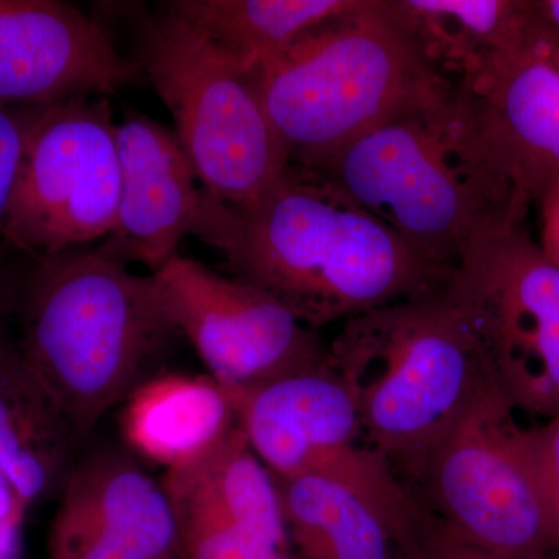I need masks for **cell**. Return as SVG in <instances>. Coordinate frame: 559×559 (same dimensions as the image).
Returning <instances> with one entry per match:
<instances>
[{
  "label": "cell",
  "instance_id": "1",
  "mask_svg": "<svg viewBox=\"0 0 559 559\" xmlns=\"http://www.w3.org/2000/svg\"><path fill=\"white\" fill-rule=\"evenodd\" d=\"M237 212L221 252L230 277L270 294L311 329L345 322L447 285L380 219L290 167Z\"/></svg>",
  "mask_w": 559,
  "mask_h": 559
},
{
  "label": "cell",
  "instance_id": "2",
  "mask_svg": "<svg viewBox=\"0 0 559 559\" xmlns=\"http://www.w3.org/2000/svg\"><path fill=\"white\" fill-rule=\"evenodd\" d=\"M16 305L22 355L80 440L180 336L151 275L87 246L35 260Z\"/></svg>",
  "mask_w": 559,
  "mask_h": 559
},
{
  "label": "cell",
  "instance_id": "3",
  "mask_svg": "<svg viewBox=\"0 0 559 559\" xmlns=\"http://www.w3.org/2000/svg\"><path fill=\"white\" fill-rule=\"evenodd\" d=\"M294 170L329 183L448 277L481 238L524 223L528 212L471 145L452 84L318 164Z\"/></svg>",
  "mask_w": 559,
  "mask_h": 559
},
{
  "label": "cell",
  "instance_id": "4",
  "mask_svg": "<svg viewBox=\"0 0 559 559\" xmlns=\"http://www.w3.org/2000/svg\"><path fill=\"white\" fill-rule=\"evenodd\" d=\"M329 348L367 441L406 485L417 481L430 452L474 401L496 385L451 280L345 320Z\"/></svg>",
  "mask_w": 559,
  "mask_h": 559
},
{
  "label": "cell",
  "instance_id": "5",
  "mask_svg": "<svg viewBox=\"0 0 559 559\" xmlns=\"http://www.w3.org/2000/svg\"><path fill=\"white\" fill-rule=\"evenodd\" d=\"M255 73L293 168L318 164L451 86L393 0H356Z\"/></svg>",
  "mask_w": 559,
  "mask_h": 559
},
{
  "label": "cell",
  "instance_id": "6",
  "mask_svg": "<svg viewBox=\"0 0 559 559\" xmlns=\"http://www.w3.org/2000/svg\"><path fill=\"white\" fill-rule=\"evenodd\" d=\"M146 73L205 191L235 210L263 200L289 175L257 84L255 66L164 9L120 7Z\"/></svg>",
  "mask_w": 559,
  "mask_h": 559
},
{
  "label": "cell",
  "instance_id": "7",
  "mask_svg": "<svg viewBox=\"0 0 559 559\" xmlns=\"http://www.w3.org/2000/svg\"><path fill=\"white\" fill-rule=\"evenodd\" d=\"M108 97L33 108L3 240L33 260L108 237L121 171Z\"/></svg>",
  "mask_w": 559,
  "mask_h": 559
},
{
  "label": "cell",
  "instance_id": "8",
  "mask_svg": "<svg viewBox=\"0 0 559 559\" xmlns=\"http://www.w3.org/2000/svg\"><path fill=\"white\" fill-rule=\"evenodd\" d=\"M496 385L485 390L407 485L423 506L489 549L554 558L557 550L527 429Z\"/></svg>",
  "mask_w": 559,
  "mask_h": 559
},
{
  "label": "cell",
  "instance_id": "9",
  "mask_svg": "<svg viewBox=\"0 0 559 559\" xmlns=\"http://www.w3.org/2000/svg\"><path fill=\"white\" fill-rule=\"evenodd\" d=\"M524 223L481 238L451 283L473 318L496 388L513 409L554 419L559 418V267Z\"/></svg>",
  "mask_w": 559,
  "mask_h": 559
},
{
  "label": "cell",
  "instance_id": "10",
  "mask_svg": "<svg viewBox=\"0 0 559 559\" xmlns=\"http://www.w3.org/2000/svg\"><path fill=\"white\" fill-rule=\"evenodd\" d=\"M227 393L237 425L272 476L336 481L382 520L406 498L407 485L370 447L355 401L330 362Z\"/></svg>",
  "mask_w": 559,
  "mask_h": 559
},
{
  "label": "cell",
  "instance_id": "11",
  "mask_svg": "<svg viewBox=\"0 0 559 559\" xmlns=\"http://www.w3.org/2000/svg\"><path fill=\"white\" fill-rule=\"evenodd\" d=\"M451 81L473 148L518 200L535 204L559 182V33L543 13L516 44L477 55Z\"/></svg>",
  "mask_w": 559,
  "mask_h": 559
},
{
  "label": "cell",
  "instance_id": "12",
  "mask_svg": "<svg viewBox=\"0 0 559 559\" xmlns=\"http://www.w3.org/2000/svg\"><path fill=\"white\" fill-rule=\"evenodd\" d=\"M151 277L180 336L224 389L253 388L330 362L318 330L249 283L179 253Z\"/></svg>",
  "mask_w": 559,
  "mask_h": 559
},
{
  "label": "cell",
  "instance_id": "13",
  "mask_svg": "<svg viewBox=\"0 0 559 559\" xmlns=\"http://www.w3.org/2000/svg\"><path fill=\"white\" fill-rule=\"evenodd\" d=\"M121 187L119 209L98 253L121 266L159 271L187 235L218 249L235 212L198 186L197 171L175 131L132 114L116 128Z\"/></svg>",
  "mask_w": 559,
  "mask_h": 559
},
{
  "label": "cell",
  "instance_id": "14",
  "mask_svg": "<svg viewBox=\"0 0 559 559\" xmlns=\"http://www.w3.org/2000/svg\"><path fill=\"white\" fill-rule=\"evenodd\" d=\"M108 31L57 0H0V105L39 108L109 97L140 79Z\"/></svg>",
  "mask_w": 559,
  "mask_h": 559
},
{
  "label": "cell",
  "instance_id": "15",
  "mask_svg": "<svg viewBox=\"0 0 559 559\" xmlns=\"http://www.w3.org/2000/svg\"><path fill=\"white\" fill-rule=\"evenodd\" d=\"M49 559H180L160 480L117 452L79 460L60 492Z\"/></svg>",
  "mask_w": 559,
  "mask_h": 559
},
{
  "label": "cell",
  "instance_id": "16",
  "mask_svg": "<svg viewBox=\"0 0 559 559\" xmlns=\"http://www.w3.org/2000/svg\"><path fill=\"white\" fill-rule=\"evenodd\" d=\"M80 441L22 355L0 305V474L25 509L61 492Z\"/></svg>",
  "mask_w": 559,
  "mask_h": 559
},
{
  "label": "cell",
  "instance_id": "17",
  "mask_svg": "<svg viewBox=\"0 0 559 559\" xmlns=\"http://www.w3.org/2000/svg\"><path fill=\"white\" fill-rule=\"evenodd\" d=\"M132 451L165 471L194 462L237 426L227 390L210 374H153L121 407Z\"/></svg>",
  "mask_w": 559,
  "mask_h": 559
},
{
  "label": "cell",
  "instance_id": "18",
  "mask_svg": "<svg viewBox=\"0 0 559 559\" xmlns=\"http://www.w3.org/2000/svg\"><path fill=\"white\" fill-rule=\"evenodd\" d=\"M160 484L175 518H215L288 538L274 477L238 425L200 459L165 471Z\"/></svg>",
  "mask_w": 559,
  "mask_h": 559
},
{
  "label": "cell",
  "instance_id": "19",
  "mask_svg": "<svg viewBox=\"0 0 559 559\" xmlns=\"http://www.w3.org/2000/svg\"><path fill=\"white\" fill-rule=\"evenodd\" d=\"M272 477L304 559H400L381 514L352 489L319 476Z\"/></svg>",
  "mask_w": 559,
  "mask_h": 559
},
{
  "label": "cell",
  "instance_id": "20",
  "mask_svg": "<svg viewBox=\"0 0 559 559\" xmlns=\"http://www.w3.org/2000/svg\"><path fill=\"white\" fill-rule=\"evenodd\" d=\"M355 3L356 0H175L160 3V9L189 22L235 57L259 66Z\"/></svg>",
  "mask_w": 559,
  "mask_h": 559
},
{
  "label": "cell",
  "instance_id": "21",
  "mask_svg": "<svg viewBox=\"0 0 559 559\" xmlns=\"http://www.w3.org/2000/svg\"><path fill=\"white\" fill-rule=\"evenodd\" d=\"M385 524L400 559H555L481 546L430 513L411 488L406 500L389 514Z\"/></svg>",
  "mask_w": 559,
  "mask_h": 559
},
{
  "label": "cell",
  "instance_id": "22",
  "mask_svg": "<svg viewBox=\"0 0 559 559\" xmlns=\"http://www.w3.org/2000/svg\"><path fill=\"white\" fill-rule=\"evenodd\" d=\"M527 443L551 536L559 551V418L527 430Z\"/></svg>",
  "mask_w": 559,
  "mask_h": 559
},
{
  "label": "cell",
  "instance_id": "23",
  "mask_svg": "<svg viewBox=\"0 0 559 559\" xmlns=\"http://www.w3.org/2000/svg\"><path fill=\"white\" fill-rule=\"evenodd\" d=\"M32 112L33 108L0 105V238H3L11 193L24 156Z\"/></svg>",
  "mask_w": 559,
  "mask_h": 559
},
{
  "label": "cell",
  "instance_id": "24",
  "mask_svg": "<svg viewBox=\"0 0 559 559\" xmlns=\"http://www.w3.org/2000/svg\"><path fill=\"white\" fill-rule=\"evenodd\" d=\"M535 205L539 210V248L559 267V182L544 191Z\"/></svg>",
  "mask_w": 559,
  "mask_h": 559
},
{
  "label": "cell",
  "instance_id": "25",
  "mask_svg": "<svg viewBox=\"0 0 559 559\" xmlns=\"http://www.w3.org/2000/svg\"><path fill=\"white\" fill-rule=\"evenodd\" d=\"M25 514L27 509L24 503L17 498L5 477L0 474V528L22 527Z\"/></svg>",
  "mask_w": 559,
  "mask_h": 559
},
{
  "label": "cell",
  "instance_id": "26",
  "mask_svg": "<svg viewBox=\"0 0 559 559\" xmlns=\"http://www.w3.org/2000/svg\"><path fill=\"white\" fill-rule=\"evenodd\" d=\"M22 527L0 528V559H21Z\"/></svg>",
  "mask_w": 559,
  "mask_h": 559
},
{
  "label": "cell",
  "instance_id": "27",
  "mask_svg": "<svg viewBox=\"0 0 559 559\" xmlns=\"http://www.w3.org/2000/svg\"><path fill=\"white\" fill-rule=\"evenodd\" d=\"M9 248L7 241L0 238V305L5 304L9 296V282L5 278V259Z\"/></svg>",
  "mask_w": 559,
  "mask_h": 559
},
{
  "label": "cell",
  "instance_id": "28",
  "mask_svg": "<svg viewBox=\"0 0 559 559\" xmlns=\"http://www.w3.org/2000/svg\"><path fill=\"white\" fill-rule=\"evenodd\" d=\"M539 7L546 20L559 33V0H539Z\"/></svg>",
  "mask_w": 559,
  "mask_h": 559
},
{
  "label": "cell",
  "instance_id": "29",
  "mask_svg": "<svg viewBox=\"0 0 559 559\" xmlns=\"http://www.w3.org/2000/svg\"><path fill=\"white\" fill-rule=\"evenodd\" d=\"M274 559H289L288 555H283V557L274 558Z\"/></svg>",
  "mask_w": 559,
  "mask_h": 559
}]
</instances>
